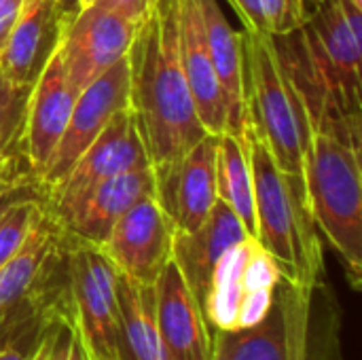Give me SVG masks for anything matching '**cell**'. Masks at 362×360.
<instances>
[{
    "instance_id": "cell-1",
    "label": "cell",
    "mask_w": 362,
    "mask_h": 360,
    "mask_svg": "<svg viewBox=\"0 0 362 360\" xmlns=\"http://www.w3.org/2000/svg\"><path fill=\"white\" fill-rule=\"evenodd\" d=\"M274 45L310 129L361 149L362 6L354 0H310L305 21L274 36Z\"/></svg>"
},
{
    "instance_id": "cell-2",
    "label": "cell",
    "mask_w": 362,
    "mask_h": 360,
    "mask_svg": "<svg viewBox=\"0 0 362 360\" xmlns=\"http://www.w3.org/2000/svg\"><path fill=\"white\" fill-rule=\"evenodd\" d=\"M127 64L129 110L148 163L161 176L208 134L180 62L178 0L153 2L138 23Z\"/></svg>"
},
{
    "instance_id": "cell-3",
    "label": "cell",
    "mask_w": 362,
    "mask_h": 360,
    "mask_svg": "<svg viewBox=\"0 0 362 360\" xmlns=\"http://www.w3.org/2000/svg\"><path fill=\"white\" fill-rule=\"evenodd\" d=\"M242 138L252 174L257 242L274 259L284 282L316 291L325 272V255L305 187L278 168L250 119H246Z\"/></svg>"
},
{
    "instance_id": "cell-4",
    "label": "cell",
    "mask_w": 362,
    "mask_h": 360,
    "mask_svg": "<svg viewBox=\"0 0 362 360\" xmlns=\"http://www.w3.org/2000/svg\"><path fill=\"white\" fill-rule=\"evenodd\" d=\"M240 42L248 119L263 136L278 168L305 187V153L312 129L282 70L274 36L244 30Z\"/></svg>"
},
{
    "instance_id": "cell-5",
    "label": "cell",
    "mask_w": 362,
    "mask_h": 360,
    "mask_svg": "<svg viewBox=\"0 0 362 360\" xmlns=\"http://www.w3.org/2000/svg\"><path fill=\"white\" fill-rule=\"evenodd\" d=\"M305 193L316 227L339 255L354 291L362 282L361 151L312 132L305 153Z\"/></svg>"
},
{
    "instance_id": "cell-6",
    "label": "cell",
    "mask_w": 362,
    "mask_h": 360,
    "mask_svg": "<svg viewBox=\"0 0 362 360\" xmlns=\"http://www.w3.org/2000/svg\"><path fill=\"white\" fill-rule=\"evenodd\" d=\"M282 276L257 238L231 246L214 267L204 316L214 331H235L257 325L276 303Z\"/></svg>"
},
{
    "instance_id": "cell-7",
    "label": "cell",
    "mask_w": 362,
    "mask_h": 360,
    "mask_svg": "<svg viewBox=\"0 0 362 360\" xmlns=\"http://www.w3.org/2000/svg\"><path fill=\"white\" fill-rule=\"evenodd\" d=\"M64 265L70 316L83 339L100 360L123 356L115 267L98 246L70 238Z\"/></svg>"
},
{
    "instance_id": "cell-8",
    "label": "cell",
    "mask_w": 362,
    "mask_h": 360,
    "mask_svg": "<svg viewBox=\"0 0 362 360\" xmlns=\"http://www.w3.org/2000/svg\"><path fill=\"white\" fill-rule=\"evenodd\" d=\"M136 30V21L93 2L64 19L57 51L76 91L127 55Z\"/></svg>"
},
{
    "instance_id": "cell-9",
    "label": "cell",
    "mask_w": 362,
    "mask_h": 360,
    "mask_svg": "<svg viewBox=\"0 0 362 360\" xmlns=\"http://www.w3.org/2000/svg\"><path fill=\"white\" fill-rule=\"evenodd\" d=\"M146 166H151L148 155L140 138L134 112L127 106L112 115L108 125L83 151L64 180L47 193L45 206L51 214H57L81 199L98 182Z\"/></svg>"
},
{
    "instance_id": "cell-10",
    "label": "cell",
    "mask_w": 362,
    "mask_h": 360,
    "mask_svg": "<svg viewBox=\"0 0 362 360\" xmlns=\"http://www.w3.org/2000/svg\"><path fill=\"white\" fill-rule=\"evenodd\" d=\"M127 106H129V64L125 55L78 91L66 132L45 174L40 176L45 197L57 182L64 180V176L70 172L74 161L83 155V151L108 125L112 115Z\"/></svg>"
},
{
    "instance_id": "cell-11",
    "label": "cell",
    "mask_w": 362,
    "mask_h": 360,
    "mask_svg": "<svg viewBox=\"0 0 362 360\" xmlns=\"http://www.w3.org/2000/svg\"><path fill=\"white\" fill-rule=\"evenodd\" d=\"M174 227L155 195L134 204L100 246L117 274L140 284H155L172 257Z\"/></svg>"
},
{
    "instance_id": "cell-12",
    "label": "cell",
    "mask_w": 362,
    "mask_h": 360,
    "mask_svg": "<svg viewBox=\"0 0 362 360\" xmlns=\"http://www.w3.org/2000/svg\"><path fill=\"white\" fill-rule=\"evenodd\" d=\"M148 195L157 197V180L151 166L136 168L98 182L72 206L51 216L70 240L100 248L115 223L134 204Z\"/></svg>"
},
{
    "instance_id": "cell-13",
    "label": "cell",
    "mask_w": 362,
    "mask_h": 360,
    "mask_svg": "<svg viewBox=\"0 0 362 360\" xmlns=\"http://www.w3.org/2000/svg\"><path fill=\"white\" fill-rule=\"evenodd\" d=\"M216 142L218 136L206 134L168 172L155 176L157 199L170 216L174 233L195 231L218 199Z\"/></svg>"
},
{
    "instance_id": "cell-14",
    "label": "cell",
    "mask_w": 362,
    "mask_h": 360,
    "mask_svg": "<svg viewBox=\"0 0 362 360\" xmlns=\"http://www.w3.org/2000/svg\"><path fill=\"white\" fill-rule=\"evenodd\" d=\"M76 95L78 91L70 83L62 55L55 49L30 89L21 140L25 161L38 180L66 132Z\"/></svg>"
},
{
    "instance_id": "cell-15",
    "label": "cell",
    "mask_w": 362,
    "mask_h": 360,
    "mask_svg": "<svg viewBox=\"0 0 362 360\" xmlns=\"http://www.w3.org/2000/svg\"><path fill=\"white\" fill-rule=\"evenodd\" d=\"M66 233L42 204L23 246L0 267V325L19 312L51 280L55 265L66 255Z\"/></svg>"
},
{
    "instance_id": "cell-16",
    "label": "cell",
    "mask_w": 362,
    "mask_h": 360,
    "mask_svg": "<svg viewBox=\"0 0 362 360\" xmlns=\"http://www.w3.org/2000/svg\"><path fill=\"white\" fill-rule=\"evenodd\" d=\"M155 299L161 337L172 360H212V327L172 257L155 282Z\"/></svg>"
},
{
    "instance_id": "cell-17",
    "label": "cell",
    "mask_w": 362,
    "mask_h": 360,
    "mask_svg": "<svg viewBox=\"0 0 362 360\" xmlns=\"http://www.w3.org/2000/svg\"><path fill=\"white\" fill-rule=\"evenodd\" d=\"M62 25L57 0H23L0 51L2 74L19 87H32L57 49Z\"/></svg>"
},
{
    "instance_id": "cell-18",
    "label": "cell",
    "mask_w": 362,
    "mask_h": 360,
    "mask_svg": "<svg viewBox=\"0 0 362 360\" xmlns=\"http://www.w3.org/2000/svg\"><path fill=\"white\" fill-rule=\"evenodd\" d=\"M246 238L250 236L246 233L244 225L223 199H216L208 219L195 231L174 233L172 259L185 274L199 306H204L214 267L221 257Z\"/></svg>"
},
{
    "instance_id": "cell-19",
    "label": "cell",
    "mask_w": 362,
    "mask_h": 360,
    "mask_svg": "<svg viewBox=\"0 0 362 360\" xmlns=\"http://www.w3.org/2000/svg\"><path fill=\"white\" fill-rule=\"evenodd\" d=\"M178 36L180 62L191 95L195 100L199 121L208 134L221 136L223 132H227V112L223 91L210 57L197 0H178Z\"/></svg>"
},
{
    "instance_id": "cell-20",
    "label": "cell",
    "mask_w": 362,
    "mask_h": 360,
    "mask_svg": "<svg viewBox=\"0 0 362 360\" xmlns=\"http://www.w3.org/2000/svg\"><path fill=\"white\" fill-rule=\"evenodd\" d=\"M202 11V21L206 30V40L214 72L223 91L227 132L242 138L248 119L246 93H244V68H242V42L240 34L229 23L218 0H197Z\"/></svg>"
},
{
    "instance_id": "cell-21",
    "label": "cell",
    "mask_w": 362,
    "mask_h": 360,
    "mask_svg": "<svg viewBox=\"0 0 362 360\" xmlns=\"http://www.w3.org/2000/svg\"><path fill=\"white\" fill-rule=\"evenodd\" d=\"M121 348L129 360H172L157 320L155 284H140L117 274Z\"/></svg>"
},
{
    "instance_id": "cell-22",
    "label": "cell",
    "mask_w": 362,
    "mask_h": 360,
    "mask_svg": "<svg viewBox=\"0 0 362 360\" xmlns=\"http://www.w3.org/2000/svg\"><path fill=\"white\" fill-rule=\"evenodd\" d=\"M216 195L240 219L246 233L257 238L252 174L244 138L223 132L216 142Z\"/></svg>"
},
{
    "instance_id": "cell-23",
    "label": "cell",
    "mask_w": 362,
    "mask_h": 360,
    "mask_svg": "<svg viewBox=\"0 0 362 360\" xmlns=\"http://www.w3.org/2000/svg\"><path fill=\"white\" fill-rule=\"evenodd\" d=\"M212 356L221 360H286L282 308L276 303L263 320L235 331L212 333Z\"/></svg>"
},
{
    "instance_id": "cell-24",
    "label": "cell",
    "mask_w": 362,
    "mask_h": 360,
    "mask_svg": "<svg viewBox=\"0 0 362 360\" xmlns=\"http://www.w3.org/2000/svg\"><path fill=\"white\" fill-rule=\"evenodd\" d=\"M278 301L284 318L286 360H312V306L314 291L280 282Z\"/></svg>"
},
{
    "instance_id": "cell-25",
    "label": "cell",
    "mask_w": 362,
    "mask_h": 360,
    "mask_svg": "<svg viewBox=\"0 0 362 360\" xmlns=\"http://www.w3.org/2000/svg\"><path fill=\"white\" fill-rule=\"evenodd\" d=\"M32 87L11 83L0 70V161L23 153V125Z\"/></svg>"
},
{
    "instance_id": "cell-26",
    "label": "cell",
    "mask_w": 362,
    "mask_h": 360,
    "mask_svg": "<svg viewBox=\"0 0 362 360\" xmlns=\"http://www.w3.org/2000/svg\"><path fill=\"white\" fill-rule=\"evenodd\" d=\"M42 204V199H17L0 212V267L23 246Z\"/></svg>"
},
{
    "instance_id": "cell-27",
    "label": "cell",
    "mask_w": 362,
    "mask_h": 360,
    "mask_svg": "<svg viewBox=\"0 0 362 360\" xmlns=\"http://www.w3.org/2000/svg\"><path fill=\"white\" fill-rule=\"evenodd\" d=\"M265 19V30L272 36H282L297 30L310 11V0H259Z\"/></svg>"
},
{
    "instance_id": "cell-28",
    "label": "cell",
    "mask_w": 362,
    "mask_h": 360,
    "mask_svg": "<svg viewBox=\"0 0 362 360\" xmlns=\"http://www.w3.org/2000/svg\"><path fill=\"white\" fill-rule=\"evenodd\" d=\"M59 320H62V331L55 333V342H53V352L51 360H87L85 356V348L81 342V335L70 318V310H68V286H66V301L62 306L59 312Z\"/></svg>"
},
{
    "instance_id": "cell-29",
    "label": "cell",
    "mask_w": 362,
    "mask_h": 360,
    "mask_svg": "<svg viewBox=\"0 0 362 360\" xmlns=\"http://www.w3.org/2000/svg\"><path fill=\"white\" fill-rule=\"evenodd\" d=\"M231 8L235 11L238 19L242 21L244 30L250 32H267L265 30V19L261 13V2L259 0H229Z\"/></svg>"
},
{
    "instance_id": "cell-30",
    "label": "cell",
    "mask_w": 362,
    "mask_h": 360,
    "mask_svg": "<svg viewBox=\"0 0 362 360\" xmlns=\"http://www.w3.org/2000/svg\"><path fill=\"white\" fill-rule=\"evenodd\" d=\"M91 2L106 6V8H112V11L125 15L127 19L136 21V23H140L142 17L151 8V0H91Z\"/></svg>"
},
{
    "instance_id": "cell-31",
    "label": "cell",
    "mask_w": 362,
    "mask_h": 360,
    "mask_svg": "<svg viewBox=\"0 0 362 360\" xmlns=\"http://www.w3.org/2000/svg\"><path fill=\"white\" fill-rule=\"evenodd\" d=\"M21 2L23 0H0V51L8 38V32H11L17 15H19Z\"/></svg>"
},
{
    "instance_id": "cell-32",
    "label": "cell",
    "mask_w": 362,
    "mask_h": 360,
    "mask_svg": "<svg viewBox=\"0 0 362 360\" xmlns=\"http://www.w3.org/2000/svg\"><path fill=\"white\" fill-rule=\"evenodd\" d=\"M30 354L32 350H25L23 346L6 339L2 342L0 339V360H30Z\"/></svg>"
},
{
    "instance_id": "cell-33",
    "label": "cell",
    "mask_w": 362,
    "mask_h": 360,
    "mask_svg": "<svg viewBox=\"0 0 362 360\" xmlns=\"http://www.w3.org/2000/svg\"><path fill=\"white\" fill-rule=\"evenodd\" d=\"M53 342H55V333H47V335H42V337L36 342V346L32 348L30 360H51Z\"/></svg>"
},
{
    "instance_id": "cell-34",
    "label": "cell",
    "mask_w": 362,
    "mask_h": 360,
    "mask_svg": "<svg viewBox=\"0 0 362 360\" xmlns=\"http://www.w3.org/2000/svg\"><path fill=\"white\" fill-rule=\"evenodd\" d=\"M59 2V8H62V17L64 19H70L72 15H76L78 6H81V0H57Z\"/></svg>"
},
{
    "instance_id": "cell-35",
    "label": "cell",
    "mask_w": 362,
    "mask_h": 360,
    "mask_svg": "<svg viewBox=\"0 0 362 360\" xmlns=\"http://www.w3.org/2000/svg\"><path fill=\"white\" fill-rule=\"evenodd\" d=\"M68 310H70V303H68ZM70 318H72V316H70ZM72 323H74V320H72ZM74 327H76V325H74ZM76 331H78V327H76ZM78 335H81V331H78ZM81 342H83V348H85V356H87V360H100L93 352H91V348H89V344L83 339V335H81Z\"/></svg>"
},
{
    "instance_id": "cell-36",
    "label": "cell",
    "mask_w": 362,
    "mask_h": 360,
    "mask_svg": "<svg viewBox=\"0 0 362 360\" xmlns=\"http://www.w3.org/2000/svg\"><path fill=\"white\" fill-rule=\"evenodd\" d=\"M87 4H91V0H81V6H78V8H83V6H87Z\"/></svg>"
},
{
    "instance_id": "cell-37",
    "label": "cell",
    "mask_w": 362,
    "mask_h": 360,
    "mask_svg": "<svg viewBox=\"0 0 362 360\" xmlns=\"http://www.w3.org/2000/svg\"><path fill=\"white\" fill-rule=\"evenodd\" d=\"M115 360H129V359H125V356H119V359H115Z\"/></svg>"
},
{
    "instance_id": "cell-38",
    "label": "cell",
    "mask_w": 362,
    "mask_h": 360,
    "mask_svg": "<svg viewBox=\"0 0 362 360\" xmlns=\"http://www.w3.org/2000/svg\"><path fill=\"white\" fill-rule=\"evenodd\" d=\"M212 360H221V359H216V356H212Z\"/></svg>"
},
{
    "instance_id": "cell-39",
    "label": "cell",
    "mask_w": 362,
    "mask_h": 360,
    "mask_svg": "<svg viewBox=\"0 0 362 360\" xmlns=\"http://www.w3.org/2000/svg\"><path fill=\"white\" fill-rule=\"evenodd\" d=\"M153 2H155V0H151V6H153Z\"/></svg>"
}]
</instances>
